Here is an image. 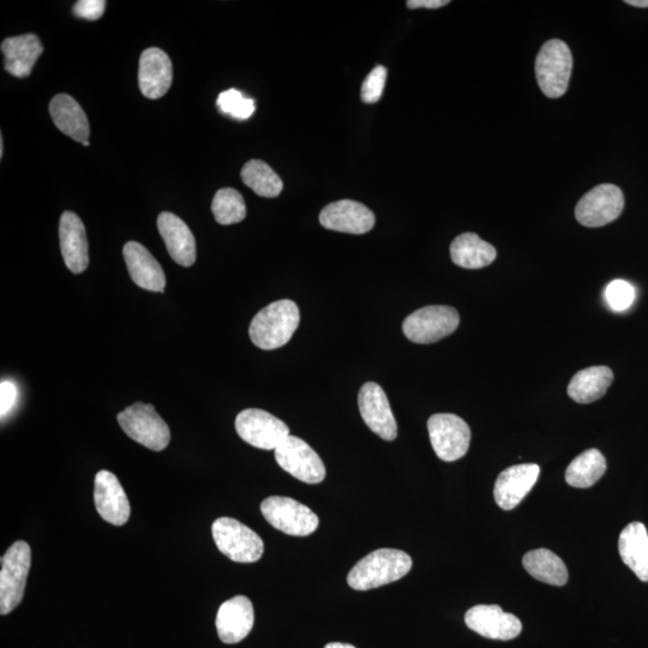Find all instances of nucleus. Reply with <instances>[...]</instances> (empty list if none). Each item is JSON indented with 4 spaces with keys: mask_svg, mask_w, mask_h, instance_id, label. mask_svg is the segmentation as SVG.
Segmentation results:
<instances>
[{
    "mask_svg": "<svg viewBox=\"0 0 648 648\" xmlns=\"http://www.w3.org/2000/svg\"><path fill=\"white\" fill-rule=\"evenodd\" d=\"M432 448L443 461L464 458L470 448L471 429L464 419L452 413H438L428 420Z\"/></svg>",
    "mask_w": 648,
    "mask_h": 648,
    "instance_id": "nucleus-9",
    "label": "nucleus"
},
{
    "mask_svg": "<svg viewBox=\"0 0 648 648\" xmlns=\"http://www.w3.org/2000/svg\"><path fill=\"white\" fill-rule=\"evenodd\" d=\"M573 70V57L561 40L545 42L536 59V77L542 92L551 99L567 92Z\"/></svg>",
    "mask_w": 648,
    "mask_h": 648,
    "instance_id": "nucleus-5",
    "label": "nucleus"
},
{
    "mask_svg": "<svg viewBox=\"0 0 648 648\" xmlns=\"http://www.w3.org/2000/svg\"><path fill=\"white\" fill-rule=\"evenodd\" d=\"M540 468L536 464L515 465L506 468L497 477L494 497L497 506L512 510L519 506L537 483Z\"/></svg>",
    "mask_w": 648,
    "mask_h": 648,
    "instance_id": "nucleus-17",
    "label": "nucleus"
},
{
    "mask_svg": "<svg viewBox=\"0 0 648 648\" xmlns=\"http://www.w3.org/2000/svg\"><path fill=\"white\" fill-rule=\"evenodd\" d=\"M17 400V387L15 383L10 381H3L0 383V414L2 418L14 408Z\"/></svg>",
    "mask_w": 648,
    "mask_h": 648,
    "instance_id": "nucleus-36",
    "label": "nucleus"
},
{
    "mask_svg": "<svg viewBox=\"0 0 648 648\" xmlns=\"http://www.w3.org/2000/svg\"><path fill=\"white\" fill-rule=\"evenodd\" d=\"M624 208L623 192L612 184L598 185L582 196L575 208L576 220L586 227H602L615 221Z\"/></svg>",
    "mask_w": 648,
    "mask_h": 648,
    "instance_id": "nucleus-12",
    "label": "nucleus"
},
{
    "mask_svg": "<svg viewBox=\"0 0 648 648\" xmlns=\"http://www.w3.org/2000/svg\"><path fill=\"white\" fill-rule=\"evenodd\" d=\"M255 611L251 600L245 596L233 597L220 606L216 615V630L225 644H238L251 632Z\"/></svg>",
    "mask_w": 648,
    "mask_h": 648,
    "instance_id": "nucleus-18",
    "label": "nucleus"
},
{
    "mask_svg": "<svg viewBox=\"0 0 648 648\" xmlns=\"http://www.w3.org/2000/svg\"><path fill=\"white\" fill-rule=\"evenodd\" d=\"M274 452L282 470L300 482L318 484L326 478V467L320 455L302 438L290 435Z\"/></svg>",
    "mask_w": 648,
    "mask_h": 648,
    "instance_id": "nucleus-11",
    "label": "nucleus"
},
{
    "mask_svg": "<svg viewBox=\"0 0 648 648\" xmlns=\"http://www.w3.org/2000/svg\"><path fill=\"white\" fill-rule=\"evenodd\" d=\"M118 423L132 440L154 452H161L170 444V428L153 405L136 402L118 414Z\"/></svg>",
    "mask_w": 648,
    "mask_h": 648,
    "instance_id": "nucleus-4",
    "label": "nucleus"
},
{
    "mask_svg": "<svg viewBox=\"0 0 648 648\" xmlns=\"http://www.w3.org/2000/svg\"><path fill=\"white\" fill-rule=\"evenodd\" d=\"M124 260L132 281L143 290L165 291L166 276L160 263L140 243H126L123 249Z\"/></svg>",
    "mask_w": 648,
    "mask_h": 648,
    "instance_id": "nucleus-21",
    "label": "nucleus"
},
{
    "mask_svg": "<svg viewBox=\"0 0 648 648\" xmlns=\"http://www.w3.org/2000/svg\"><path fill=\"white\" fill-rule=\"evenodd\" d=\"M527 573L534 579L552 586H563L568 581L566 564L554 552L537 549L527 552L522 560Z\"/></svg>",
    "mask_w": 648,
    "mask_h": 648,
    "instance_id": "nucleus-28",
    "label": "nucleus"
},
{
    "mask_svg": "<svg viewBox=\"0 0 648 648\" xmlns=\"http://www.w3.org/2000/svg\"><path fill=\"white\" fill-rule=\"evenodd\" d=\"M618 551L622 561L641 581L648 582V532L641 522H632L620 534Z\"/></svg>",
    "mask_w": 648,
    "mask_h": 648,
    "instance_id": "nucleus-25",
    "label": "nucleus"
},
{
    "mask_svg": "<svg viewBox=\"0 0 648 648\" xmlns=\"http://www.w3.org/2000/svg\"><path fill=\"white\" fill-rule=\"evenodd\" d=\"M53 123L66 136L76 142L88 141L90 126L86 113L75 99L68 94L54 96L50 104Z\"/></svg>",
    "mask_w": 648,
    "mask_h": 648,
    "instance_id": "nucleus-24",
    "label": "nucleus"
},
{
    "mask_svg": "<svg viewBox=\"0 0 648 648\" xmlns=\"http://www.w3.org/2000/svg\"><path fill=\"white\" fill-rule=\"evenodd\" d=\"M411 569L412 558L406 552L380 549L365 556L352 568L347 584L353 590L368 591L404 578Z\"/></svg>",
    "mask_w": 648,
    "mask_h": 648,
    "instance_id": "nucleus-1",
    "label": "nucleus"
},
{
    "mask_svg": "<svg viewBox=\"0 0 648 648\" xmlns=\"http://www.w3.org/2000/svg\"><path fill=\"white\" fill-rule=\"evenodd\" d=\"M626 4L635 6V8H648V0H626Z\"/></svg>",
    "mask_w": 648,
    "mask_h": 648,
    "instance_id": "nucleus-38",
    "label": "nucleus"
},
{
    "mask_svg": "<svg viewBox=\"0 0 648 648\" xmlns=\"http://www.w3.org/2000/svg\"><path fill=\"white\" fill-rule=\"evenodd\" d=\"M326 648H356V647L348 644H341V642H330V644H328Z\"/></svg>",
    "mask_w": 648,
    "mask_h": 648,
    "instance_id": "nucleus-39",
    "label": "nucleus"
},
{
    "mask_svg": "<svg viewBox=\"0 0 648 648\" xmlns=\"http://www.w3.org/2000/svg\"><path fill=\"white\" fill-rule=\"evenodd\" d=\"M0 140H2V141H0V158H3V153H4V141H3V137H0Z\"/></svg>",
    "mask_w": 648,
    "mask_h": 648,
    "instance_id": "nucleus-40",
    "label": "nucleus"
},
{
    "mask_svg": "<svg viewBox=\"0 0 648 648\" xmlns=\"http://www.w3.org/2000/svg\"><path fill=\"white\" fill-rule=\"evenodd\" d=\"M60 250L66 267L74 274H81L89 266L86 227L75 213L65 212L59 224Z\"/></svg>",
    "mask_w": 648,
    "mask_h": 648,
    "instance_id": "nucleus-20",
    "label": "nucleus"
},
{
    "mask_svg": "<svg viewBox=\"0 0 648 648\" xmlns=\"http://www.w3.org/2000/svg\"><path fill=\"white\" fill-rule=\"evenodd\" d=\"M2 52L5 70L12 76L24 78L32 74L36 60L44 52V46L35 34H24L5 39Z\"/></svg>",
    "mask_w": 648,
    "mask_h": 648,
    "instance_id": "nucleus-23",
    "label": "nucleus"
},
{
    "mask_svg": "<svg viewBox=\"0 0 648 648\" xmlns=\"http://www.w3.org/2000/svg\"><path fill=\"white\" fill-rule=\"evenodd\" d=\"M606 460L598 449H588L570 462L566 471V482L573 488H591L604 476Z\"/></svg>",
    "mask_w": 648,
    "mask_h": 648,
    "instance_id": "nucleus-29",
    "label": "nucleus"
},
{
    "mask_svg": "<svg viewBox=\"0 0 648 648\" xmlns=\"http://www.w3.org/2000/svg\"><path fill=\"white\" fill-rule=\"evenodd\" d=\"M459 324V312L452 306L431 305L407 316L402 330L414 344L428 345L452 335Z\"/></svg>",
    "mask_w": 648,
    "mask_h": 648,
    "instance_id": "nucleus-6",
    "label": "nucleus"
},
{
    "mask_svg": "<svg viewBox=\"0 0 648 648\" xmlns=\"http://www.w3.org/2000/svg\"><path fill=\"white\" fill-rule=\"evenodd\" d=\"M386 81L387 69L382 65H377L363 82L360 98H362L365 104H375V102L382 98Z\"/></svg>",
    "mask_w": 648,
    "mask_h": 648,
    "instance_id": "nucleus-34",
    "label": "nucleus"
},
{
    "mask_svg": "<svg viewBox=\"0 0 648 648\" xmlns=\"http://www.w3.org/2000/svg\"><path fill=\"white\" fill-rule=\"evenodd\" d=\"M240 176L243 183L261 197H278L284 188L278 173L261 160H251L245 164Z\"/></svg>",
    "mask_w": 648,
    "mask_h": 648,
    "instance_id": "nucleus-30",
    "label": "nucleus"
},
{
    "mask_svg": "<svg viewBox=\"0 0 648 648\" xmlns=\"http://www.w3.org/2000/svg\"><path fill=\"white\" fill-rule=\"evenodd\" d=\"M614 374L608 366H592L575 374L568 386V395L578 404H591L608 392Z\"/></svg>",
    "mask_w": 648,
    "mask_h": 648,
    "instance_id": "nucleus-26",
    "label": "nucleus"
},
{
    "mask_svg": "<svg viewBox=\"0 0 648 648\" xmlns=\"http://www.w3.org/2000/svg\"><path fill=\"white\" fill-rule=\"evenodd\" d=\"M173 69L170 57L152 47L142 53L138 69V86L146 98L156 100L164 96L171 88Z\"/></svg>",
    "mask_w": 648,
    "mask_h": 648,
    "instance_id": "nucleus-19",
    "label": "nucleus"
},
{
    "mask_svg": "<svg viewBox=\"0 0 648 648\" xmlns=\"http://www.w3.org/2000/svg\"><path fill=\"white\" fill-rule=\"evenodd\" d=\"M236 430L244 442L263 450H275L290 436V429L281 419L258 408L240 412Z\"/></svg>",
    "mask_w": 648,
    "mask_h": 648,
    "instance_id": "nucleus-10",
    "label": "nucleus"
},
{
    "mask_svg": "<svg viewBox=\"0 0 648 648\" xmlns=\"http://www.w3.org/2000/svg\"><path fill=\"white\" fill-rule=\"evenodd\" d=\"M269 525L294 537H306L317 530L320 520L312 510L290 497L272 496L261 504Z\"/></svg>",
    "mask_w": 648,
    "mask_h": 648,
    "instance_id": "nucleus-8",
    "label": "nucleus"
},
{
    "mask_svg": "<svg viewBox=\"0 0 648 648\" xmlns=\"http://www.w3.org/2000/svg\"><path fill=\"white\" fill-rule=\"evenodd\" d=\"M212 533L218 549L234 562L254 563L263 555L264 543L261 537L236 519L215 520Z\"/></svg>",
    "mask_w": 648,
    "mask_h": 648,
    "instance_id": "nucleus-7",
    "label": "nucleus"
},
{
    "mask_svg": "<svg viewBox=\"0 0 648 648\" xmlns=\"http://www.w3.org/2000/svg\"><path fill=\"white\" fill-rule=\"evenodd\" d=\"M219 110L233 119L246 120L255 113V101L246 98L242 92L237 89H228L222 92L216 100Z\"/></svg>",
    "mask_w": 648,
    "mask_h": 648,
    "instance_id": "nucleus-32",
    "label": "nucleus"
},
{
    "mask_svg": "<svg viewBox=\"0 0 648 648\" xmlns=\"http://www.w3.org/2000/svg\"><path fill=\"white\" fill-rule=\"evenodd\" d=\"M0 562V614L5 616L22 603L32 564V550L28 543L20 540L10 546Z\"/></svg>",
    "mask_w": 648,
    "mask_h": 648,
    "instance_id": "nucleus-3",
    "label": "nucleus"
},
{
    "mask_svg": "<svg viewBox=\"0 0 648 648\" xmlns=\"http://www.w3.org/2000/svg\"><path fill=\"white\" fill-rule=\"evenodd\" d=\"M212 212L220 225L238 224L246 216L244 198L239 191L225 188L216 192L212 203Z\"/></svg>",
    "mask_w": 648,
    "mask_h": 648,
    "instance_id": "nucleus-31",
    "label": "nucleus"
},
{
    "mask_svg": "<svg viewBox=\"0 0 648 648\" xmlns=\"http://www.w3.org/2000/svg\"><path fill=\"white\" fill-rule=\"evenodd\" d=\"M158 228L172 260L191 267L196 261V240L188 225L177 215L164 212L159 215Z\"/></svg>",
    "mask_w": 648,
    "mask_h": 648,
    "instance_id": "nucleus-22",
    "label": "nucleus"
},
{
    "mask_svg": "<svg viewBox=\"0 0 648 648\" xmlns=\"http://www.w3.org/2000/svg\"><path fill=\"white\" fill-rule=\"evenodd\" d=\"M465 622L473 632L491 640H513L522 630L519 618L498 605L474 606L466 612Z\"/></svg>",
    "mask_w": 648,
    "mask_h": 648,
    "instance_id": "nucleus-14",
    "label": "nucleus"
},
{
    "mask_svg": "<svg viewBox=\"0 0 648 648\" xmlns=\"http://www.w3.org/2000/svg\"><path fill=\"white\" fill-rule=\"evenodd\" d=\"M448 4V0H410V2H407V6L410 9H438Z\"/></svg>",
    "mask_w": 648,
    "mask_h": 648,
    "instance_id": "nucleus-37",
    "label": "nucleus"
},
{
    "mask_svg": "<svg viewBox=\"0 0 648 648\" xmlns=\"http://www.w3.org/2000/svg\"><path fill=\"white\" fill-rule=\"evenodd\" d=\"M375 221V215L368 207L351 200L330 203L320 214L324 228L342 233H368L374 228Z\"/></svg>",
    "mask_w": 648,
    "mask_h": 648,
    "instance_id": "nucleus-16",
    "label": "nucleus"
},
{
    "mask_svg": "<svg viewBox=\"0 0 648 648\" xmlns=\"http://www.w3.org/2000/svg\"><path fill=\"white\" fill-rule=\"evenodd\" d=\"M360 416L366 425L384 441H394L398 436V424L386 393L375 382L365 383L358 395Z\"/></svg>",
    "mask_w": 648,
    "mask_h": 648,
    "instance_id": "nucleus-13",
    "label": "nucleus"
},
{
    "mask_svg": "<svg viewBox=\"0 0 648 648\" xmlns=\"http://www.w3.org/2000/svg\"><path fill=\"white\" fill-rule=\"evenodd\" d=\"M94 503L102 519L114 526H123L131 514L128 495L110 471L98 472L94 480Z\"/></svg>",
    "mask_w": 648,
    "mask_h": 648,
    "instance_id": "nucleus-15",
    "label": "nucleus"
},
{
    "mask_svg": "<svg viewBox=\"0 0 648 648\" xmlns=\"http://www.w3.org/2000/svg\"><path fill=\"white\" fill-rule=\"evenodd\" d=\"M300 322V312L292 300L282 299L262 309L249 328L252 344L261 350H276L292 339Z\"/></svg>",
    "mask_w": 648,
    "mask_h": 648,
    "instance_id": "nucleus-2",
    "label": "nucleus"
},
{
    "mask_svg": "<svg viewBox=\"0 0 648 648\" xmlns=\"http://www.w3.org/2000/svg\"><path fill=\"white\" fill-rule=\"evenodd\" d=\"M605 299L612 310L626 311L634 303L635 288L624 280L612 281L606 287Z\"/></svg>",
    "mask_w": 648,
    "mask_h": 648,
    "instance_id": "nucleus-33",
    "label": "nucleus"
},
{
    "mask_svg": "<svg viewBox=\"0 0 648 648\" xmlns=\"http://www.w3.org/2000/svg\"><path fill=\"white\" fill-rule=\"evenodd\" d=\"M494 246L486 243L476 233H464L450 245V257L461 268L480 269L490 266L496 260Z\"/></svg>",
    "mask_w": 648,
    "mask_h": 648,
    "instance_id": "nucleus-27",
    "label": "nucleus"
},
{
    "mask_svg": "<svg viewBox=\"0 0 648 648\" xmlns=\"http://www.w3.org/2000/svg\"><path fill=\"white\" fill-rule=\"evenodd\" d=\"M106 2L104 0H80L74 6L76 17L84 18L88 21H96L104 15Z\"/></svg>",
    "mask_w": 648,
    "mask_h": 648,
    "instance_id": "nucleus-35",
    "label": "nucleus"
},
{
    "mask_svg": "<svg viewBox=\"0 0 648 648\" xmlns=\"http://www.w3.org/2000/svg\"><path fill=\"white\" fill-rule=\"evenodd\" d=\"M83 146H86V147H89V146H90V143H89V141H87V142H84V143H83Z\"/></svg>",
    "mask_w": 648,
    "mask_h": 648,
    "instance_id": "nucleus-41",
    "label": "nucleus"
}]
</instances>
